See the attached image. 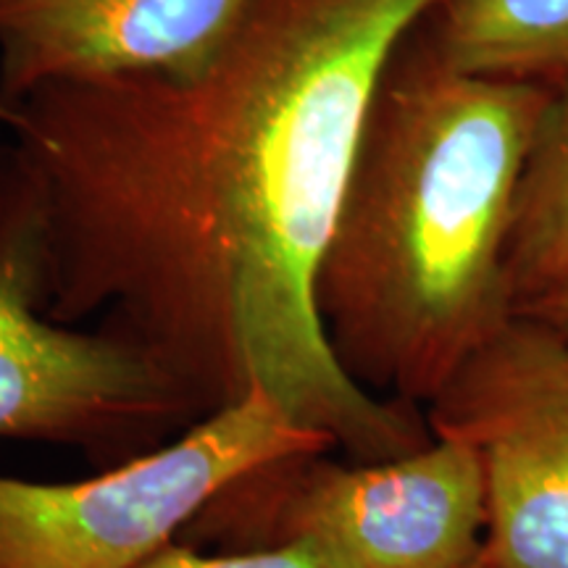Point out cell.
<instances>
[{
	"mask_svg": "<svg viewBox=\"0 0 568 568\" xmlns=\"http://www.w3.org/2000/svg\"><path fill=\"white\" fill-rule=\"evenodd\" d=\"M255 0H0V103L61 82L184 74Z\"/></svg>",
	"mask_w": 568,
	"mask_h": 568,
	"instance_id": "7",
	"label": "cell"
},
{
	"mask_svg": "<svg viewBox=\"0 0 568 568\" xmlns=\"http://www.w3.org/2000/svg\"><path fill=\"white\" fill-rule=\"evenodd\" d=\"M487 500L471 445L435 437L389 460L297 453L224 489L182 539L222 550L305 545L329 568H468Z\"/></svg>",
	"mask_w": 568,
	"mask_h": 568,
	"instance_id": "3",
	"label": "cell"
},
{
	"mask_svg": "<svg viewBox=\"0 0 568 568\" xmlns=\"http://www.w3.org/2000/svg\"><path fill=\"white\" fill-rule=\"evenodd\" d=\"M418 27L466 74L542 88L568 80V0H437Z\"/></svg>",
	"mask_w": 568,
	"mask_h": 568,
	"instance_id": "8",
	"label": "cell"
},
{
	"mask_svg": "<svg viewBox=\"0 0 568 568\" xmlns=\"http://www.w3.org/2000/svg\"><path fill=\"white\" fill-rule=\"evenodd\" d=\"M548 95L453 69L418 24L389 55L316 280L332 353L368 393L429 406L516 314L510 230Z\"/></svg>",
	"mask_w": 568,
	"mask_h": 568,
	"instance_id": "2",
	"label": "cell"
},
{
	"mask_svg": "<svg viewBox=\"0 0 568 568\" xmlns=\"http://www.w3.org/2000/svg\"><path fill=\"white\" fill-rule=\"evenodd\" d=\"M516 314L535 316V318H539V322L556 326L558 332L568 335V287L558 290V293L539 297V301H535V303L524 305V308H518Z\"/></svg>",
	"mask_w": 568,
	"mask_h": 568,
	"instance_id": "11",
	"label": "cell"
},
{
	"mask_svg": "<svg viewBox=\"0 0 568 568\" xmlns=\"http://www.w3.org/2000/svg\"><path fill=\"white\" fill-rule=\"evenodd\" d=\"M481 464L489 568H568V335L514 314L426 406Z\"/></svg>",
	"mask_w": 568,
	"mask_h": 568,
	"instance_id": "6",
	"label": "cell"
},
{
	"mask_svg": "<svg viewBox=\"0 0 568 568\" xmlns=\"http://www.w3.org/2000/svg\"><path fill=\"white\" fill-rule=\"evenodd\" d=\"M40 213L11 148L0 151V443H48L116 466L201 422L190 397L130 339L48 316Z\"/></svg>",
	"mask_w": 568,
	"mask_h": 568,
	"instance_id": "4",
	"label": "cell"
},
{
	"mask_svg": "<svg viewBox=\"0 0 568 568\" xmlns=\"http://www.w3.org/2000/svg\"><path fill=\"white\" fill-rule=\"evenodd\" d=\"M516 311L568 287V80L550 88L531 140L510 230Z\"/></svg>",
	"mask_w": 568,
	"mask_h": 568,
	"instance_id": "9",
	"label": "cell"
},
{
	"mask_svg": "<svg viewBox=\"0 0 568 568\" xmlns=\"http://www.w3.org/2000/svg\"><path fill=\"white\" fill-rule=\"evenodd\" d=\"M335 450L253 389L153 450L71 481L0 474V568H138L255 468Z\"/></svg>",
	"mask_w": 568,
	"mask_h": 568,
	"instance_id": "5",
	"label": "cell"
},
{
	"mask_svg": "<svg viewBox=\"0 0 568 568\" xmlns=\"http://www.w3.org/2000/svg\"><path fill=\"white\" fill-rule=\"evenodd\" d=\"M138 568H329L316 550L305 545H272L245 550H203V545L174 539Z\"/></svg>",
	"mask_w": 568,
	"mask_h": 568,
	"instance_id": "10",
	"label": "cell"
},
{
	"mask_svg": "<svg viewBox=\"0 0 568 568\" xmlns=\"http://www.w3.org/2000/svg\"><path fill=\"white\" fill-rule=\"evenodd\" d=\"M468 568H489V566L485 564V558H479V560H477V564H474V566H468Z\"/></svg>",
	"mask_w": 568,
	"mask_h": 568,
	"instance_id": "12",
	"label": "cell"
},
{
	"mask_svg": "<svg viewBox=\"0 0 568 568\" xmlns=\"http://www.w3.org/2000/svg\"><path fill=\"white\" fill-rule=\"evenodd\" d=\"M437 0H255L184 74L0 103L40 213L48 316L130 339L197 416L264 389L353 460L432 439L339 366L318 268L374 90Z\"/></svg>",
	"mask_w": 568,
	"mask_h": 568,
	"instance_id": "1",
	"label": "cell"
}]
</instances>
